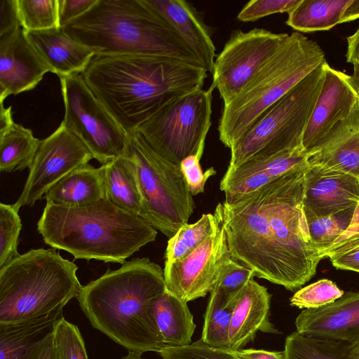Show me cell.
<instances>
[{"instance_id": "cell-1", "label": "cell", "mask_w": 359, "mask_h": 359, "mask_svg": "<svg viewBox=\"0 0 359 359\" xmlns=\"http://www.w3.org/2000/svg\"><path fill=\"white\" fill-rule=\"evenodd\" d=\"M309 164L298 167L233 203H219L231 257L255 276L294 291L323 259L311 240L304 208Z\"/></svg>"}, {"instance_id": "cell-2", "label": "cell", "mask_w": 359, "mask_h": 359, "mask_svg": "<svg viewBox=\"0 0 359 359\" xmlns=\"http://www.w3.org/2000/svg\"><path fill=\"white\" fill-rule=\"evenodd\" d=\"M208 73L202 67L167 57L95 55L81 74L129 135L168 103L202 89Z\"/></svg>"}, {"instance_id": "cell-3", "label": "cell", "mask_w": 359, "mask_h": 359, "mask_svg": "<svg viewBox=\"0 0 359 359\" xmlns=\"http://www.w3.org/2000/svg\"><path fill=\"white\" fill-rule=\"evenodd\" d=\"M163 271L149 258H134L82 286L77 299L92 325L129 351L161 352L166 346L152 311L165 291Z\"/></svg>"}, {"instance_id": "cell-4", "label": "cell", "mask_w": 359, "mask_h": 359, "mask_svg": "<svg viewBox=\"0 0 359 359\" xmlns=\"http://www.w3.org/2000/svg\"><path fill=\"white\" fill-rule=\"evenodd\" d=\"M62 28L95 55L156 56L203 67L173 27L144 0H98Z\"/></svg>"}, {"instance_id": "cell-5", "label": "cell", "mask_w": 359, "mask_h": 359, "mask_svg": "<svg viewBox=\"0 0 359 359\" xmlns=\"http://www.w3.org/2000/svg\"><path fill=\"white\" fill-rule=\"evenodd\" d=\"M37 230L47 245L70 253L75 259L121 264L157 236L146 220L107 198L80 208L46 202Z\"/></svg>"}, {"instance_id": "cell-6", "label": "cell", "mask_w": 359, "mask_h": 359, "mask_svg": "<svg viewBox=\"0 0 359 359\" xmlns=\"http://www.w3.org/2000/svg\"><path fill=\"white\" fill-rule=\"evenodd\" d=\"M77 269L53 249H32L20 255L0 269V324L62 311L82 287Z\"/></svg>"}, {"instance_id": "cell-7", "label": "cell", "mask_w": 359, "mask_h": 359, "mask_svg": "<svg viewBox=\"0 0 359 359\" xmlns=\"http://www.w3.org/2000/svg\"><path fill=\"white\" fill-rule=\"evenodd\" d=\"M326 62L318 43L298 32L288 37L247 86L224 104L219 138L231 149L271 106Z\"/></svg>"}, {"instance_id": "cell-8", "label": "cell", "mask_w": 359, "mask_h": 359, "mask_svg": "<svg viewBox=\"0 0 359 359\" xmlns=\"http://www.w3.org/2000/svg\"><path fill=\"white\" fill-rule=\"evenodd\" d=\"M324 62L265 111L231 147L227 168L252 157L302 146L304 132L320 95Z\"/></svg>"}, {"instance_id": "cell-9", "label": "cell", "mask_w": 359, "mask_h": 359, "mask_svg": "<svg viewBox=\"0 0 359 359\" xmlns=\"http://www.w3.org/2000/svg\"><path fill=\"white\" fill-rule=\"evenodd\" d=\"M128 136L142 198L140 216L170 238L192 215L193 196L180 165L155 151L138 132Z\"/></svg>"}, {"instance_id": "cell-10", "label": "cell", "mask_w": 359, "mask_h": 359, "mask_svg": "<svg viewBox=\"0 0 359 359\" xmlns=\"http://www.w3.org/2000/svg\"><path fill=\"white\" fill-rule=\"evenodd\" d=\"M214 89L211 86L171 101L136 131L158 154L180 165L187 157L204 151L212 124Z\"/></svg>"}, {"instance_id": "cell-11", "label": "cell", "mask_w": 359, "mask_h": 359, "mask_svg": "<svg viewBox=\"0 0 359 359\" xmlns=\"http://www.w3.org/2000/svg\"><path fill=\"white\" fill-rule=\"evenodd\" d=\"M65 127L101 165L126 156L128 136L91 92L81 74L60 76Z\"/></svg>"}, {"instance_id": "cell-12", "label": "cell", "mask_w": 359, "mask_h": 359, "mask_svg": "<svg viewBox=\"0 0 359 359\" xmlns=\"http://www.w3.org/2000/svg\"><path fill=\"white\" fill-rule=\"evenodd\" d=\"M289 34L262 28L231 32L213 66L212 86L224 104L230 102L285 41Z\"/></svg>"}, {"instance_id": "cell-13", "label": "cell", "mask_w": 359, "mask_h": 359, "mask_svg": "<svg viewBox=\"0 0 359 359\" xmlns=\"http://www.w3.org/2000/svg\"><path fill=\"white\" fill-rule=\"evenodd\" d=\"M93 158L88 148L62 122L41 140L22 191L13 205L32 206L59 180Z\"/></svg>"}, {"instance_id": "cell-14", "label": "cell", "mask_w": 359, "mask_h": 359, "mask_svg": "<svg viewBox=\"0 0 359 359\" xmlns=\"http://www.w3.org/2000/svg\"><path fill=\"white\" fill-rule=\"evenodd\" d=\"M215 217L212 233L197 249L184 259L164 265L166 291L184 302L211 292L222 267L232 258L224 227Z\"/></svg>"}, {"instance_id": "cell-15", "label": "cell", "mask_w": 359, "mask_h": 359, "mask_svg": "<svg viewBox=\"0 0 359 359\" xmlns=\"http://www.w3.org/2000/svg\"><path fill=\"white\" fill-rule=\"evenodd\" d=\"M307 163L308 152L301 146L269 156L252 157L236 167L227 168L220 182L224 201L236 202Z\"/></svg>"}, {"instance_id": "cell-16", "label": "cell", "mask_w": 359, "mask_h": 359, "mask_svg": "<svg viewBox=\"0 0 359 359\" xmlns=\"http://www.w3.org/2000/svg\"><path fill=\"white\" fill-rule=\"evenodd\" d=\"M358 203V178L346 172L309 165L304 199L307 219L352 211Z\"/></svg>"}, {"instance_id": "cell-17", "label": "cell", "mask_w": 359, "mask_h": 359, "mask_svg": "<svg viewBox=\"0 0 359 359\" xmlns=\"http://www.w3.org/2000/svg\"><path fill=\"white\" fill-rule=\"evenodd\" d=\"M359 98L351 76L327 63L325 79L314 109L304 132L302 146L309 151L351 112Z\"/></svg>"}, {"instance_id": "cell-18", "label": "cell", "mask_w": 359, "mask_h": 359, "mask_svg": "<svg viewBox=\"0 0 359 359\" xmlns=\"http://www.w3.org/2000/svg\"><path fill=\"white\" fill-rule=\"evenodd\" d=\"M48 72L22 27L0 36V102L32 90Z\"/></svg>"}, {"instance_id": "cell-19", "label": "cell", "mask_w": 359, "mask_h": 359, "mask_svg": "<svg viewBox=\"0 0 359 359\" xmlns=\"http://www.w3.org/2000/svg\"><path fill=\"white\" fill-rule=\"evenodd\" d=\"M301 334L359 343V292H348L334 302L318 309H304L295 320Z\"/></svg>"}, {"instance_id": "cell-20", "label": "cell", "mask_w": 359, "mask_h": 359, "mask_svg": "<svg viewBox=\"0 0 359 359\" xmlns=\"http://www.w3.org/2000/svg\"><path fill=\"white\" fill-rule=\"evenodd\" d=\"M307 152L310 166L346 172L359 179V98L349 114Z\"/></svg>"}, {"instance_id": "cell-21", "label": "cell", "mask_w": 359, "mask_h": 359, "mask_svg": "<svg viewBox=\"0 0 359 359\" xmlns=\"http://www.w3.org/2000/svg\"><path fill=\"white\" fill-rule=\"evenodd\" d=\"M271 294L266 287L251 279L237 297L229 331V350L241 349L254 340L258 331L278 334L269 320Z\"/></svg>"}, {"instance_id": "cell-22", "label": "cell", "mask_w": 359, "mask_h": 359, "mask_svg": "<svg viewBox=\"0 0 359 359\" xmlns=\"http://www.w3.org/2000/svg\"><path fill=\"white\" fill-rule=\"evenodd\" d=\"M160 14L192 50L202 66L212 73L215 60V46L210 27L200 12L184 0H144Z\"/></svg>"}, {"instance_id": "cell-23", "label": "cell", "mask_w": 359, "mask_h": 359, "mask_svg": "<svg viewBox=\"0 0 359 359\" xmlns=\"http://www.w3.org/2000/svg\"><path fill=\"white\" fill-rule=\"evenodd\" d=\"M25 32L50 72L59 77L83 73L95 55L90 50L72 39L61 27Z\"/></svg>"}, {"instance_id": "cell-24", "label": "cell", "mask_w": 359, "mask_h": 359, "mask_svg": "<svg viewBox=\"0 0 359 359\" xmlns=\"http://www.w3.org/2000/svg\"><path fill=\"white\" fill-rule=\"evenodd\" d=\"M43 198L53 204L70 208L88 206L106 198L101 168L88 163L73 170L55 183Z\"/></svg>"}, {"instance_id": "cell-25", "label": "cell", "mask_w": 359, "mask_h": 359, "mask_svg": "<svg viewBox=\"0 0 359 359\" xmlns=\"http://www.w3.org/2000/svg\"><path fill=\"white\" fill-rule=\"evenodd\" d=\"M152 311L167 348L183 347L191 344L196 324L187 302L165 290L154 300Z\"/></svg>"}, {"instance_id": "cell-26", "label": "cell", "mask_w": 359, "mask_h": 359, "mask_svg": "<svg viewBox=\"0 0 359 359\" xmlns=\"http://www.w3.org/2000/svg\"><path fill=\"white\" fill-rule=\"evenodd\" d=\"M62 317V311H57L20 323L0 324V359H28Z\"/></svg>"}, {"instance_id": "cell-27", "label": "cell", "mask_w": 359, "mask_h": 359, "mask_svg": "<svg viewBox=\"0 0 359 359\" xmlns=\"http://www.w3.org/2000/svg\"><path fill=\"white\" fill-rule=\"evenodd\" d=\"M100 168L106 198L118 208L140 216L142 198L133 159L127 154Z\"/></svg>"}, {"instance_id": "cell-28", "label": "cell", "mask_w": 359, "mask_h": 359, "mask_svg": "<svg viewBox=\"0 0 359 359\" xmlns=\"http://www.w3.org/2000/svg\"><path fill=\"white\" fill-rule=\"evenodd\" d=\"M350 0H301L288 13L286 24L302 32L330 30L344 23Z\"/></svg>"}, {"instance_id": "cell-29", "label": "cell", "mask_w": 359, "mask_h": 359, "mask_svg": "<svg viewBox=\"0 0 359 359\" xmlns=\"http://www.w3.org/2000/svg\"><path fill=\"white\" fill-rule=\"evenodd\" d=\"M41 140L32 130L14 123L0 134V170L12 172L30 168Z\"/></svg>"}, {"instance_id": "cell-30", "label": "cell", "mask_w": 359, "mask_h": 359, "mask_svg": "<svg viewBox=\"0 0 359 359\" xmlns=\"http://www.w3.org/2000/svg\"><path fill=\"white\" fill-rule=\"evenodd\" d=\"M351 344L292 332L285 339L286 359H348Z\"/></svg>"}, {"instance_id": "cell-31", "label": "cell", "mask_w": 359, "mask_h": 359, "mask_svg": "<svg viewBox=\"0 0 359 359\" xmlns=\"http://www.w3.org/2000/svg\"><path fill=\"white\" fill-rule=\"evenodd\" d=\"M216 222L215 215L208 213L195 223L182 225L168 241L164 265L184 259L197 249L212 233Z\"/></svg>"}, {"instance_id": "cell-32", "label": "cell", "mask_w": 359, "mask_h": 359, "mask_svg": "<svg viewBox=\"0 0 359 359\" xmlns=\"http://www.w3.org/2000/svg\"><path fill=\"white\" fill-rule=\"evenodd\" d=\"M233 308H228L215 289L210 292L204 315L201 340L208 346L222 350H229L228 339Z\"/></svg>"}, {"instance_id": "cell-33", "label": "cell", "mask_w": 359, "mask_h": 359, "mask_svg": "<svg viewBox=\"0 0 359 359\" xmlns=\"http://www.w3.org/2000/svg\"><path fill=\"white\" fill-rule=\"evenodd\" d=\"M21 27L26 32L60 28L58 0H16Z\"/></svg>"}, {"instance_id": "cell-34", "label": "cell", "mask_w": 359, "mask_h": 359, "mask_svg": "<svg viewBox=\"0 0 359 359\" xmlns=\"http://www.w3.org/2000/svg\"><path fill=\"white\" fill-rule=\"evenodd\" d=\"M18 212L13 204L0 203V269L20 255L18 238L22 225Z\"/></svg>"}, {"instance_id": "cell-35", "label": "cell", "mask_w": 359, "mask_h": 359, "mask_svg": "<svg viewBox=\"0 0 359 359\" xmlns=\"http://www.w3.org/2000/svg\"><path fill=\"white\" fill-rule=\"evenodd\" d=\"M255 276L253 270L231 258L222 267L213 289L222 296L226 307L233 308L237 297Z\"/></svg>"}, {"instance_id": "cell-36", "label": "cell", "mask_w": 359, "mask_h": 359, "mask_svg": "<svg viewBox=\"0 0 359 359\" xmlns=\"http://www.w3.org/2000/svg\"><path fill=\"white\" fill-rule=\"evenodd\" d=\"M53 339L56 359H88L79 328L64 317L55 323Z\"/></svg>"}, {"instance_id": "cell-37", "label": "cell", "mask_w": 359, "mask_h": 359, "mask_svg": "<svg viewBox=\"0 0 359 359\" xmlns=\"http://www.w3.org/2000/svg\"><path fill=\"white\" fill-rule=\"evenodd\" d=\"M344 294L335 283L321 279L297 290L290 302L291 306L299 309H318L334 302Z\"/></svg>"}, {"instance_id": "cell-38", "label": "cell", "mask_w": 359, "mask_h": 359, "mask_svg": "<svg viewBox=\"0 0 359 359\" xmlns=\"http://www.w3.org/2000/svg\"><path fill=\"white\" fill-rule=\"evenodd\" d=\"M353 211L307 219L311 240L321 255L348 227Z\"/></svg>"}, {"instance_id": "cell-39", "label": "cell", "mask_w": 359, "mask_h": 359, "mask_svg": "<svg viewBox=\"0 0 359 359\" xmlns=\"http://www.w3.org/2000/svg\"><path fill=\"white\" fill-rule=\"evenodd\" d=\"M158 354L162 359H240L233 351L212 348L201 339L187 346L164 348Z\"/></svg>"}, {"instance_id": "cell-40", "label": "cell", "mask_w": 359, "mask_h": 359, "mask_svg": "<svg viewBox=\"0 0 359 359\" xmlns=\"http://www.w3.org/2000/svg\"><path fill=\"white\" fill-rule=\"evenodd\" d=\"M301 0H252L248 2L237 15L243 22H254L266 16L291 12Z\"/></svg>"}, {"instance_id": "cell-41", "label": "cell", "mask_w": 359, "mask_h": 359, "mask_svg": "<svg viewBox=\"0 0 359 359\" xmlns=\"http://www.w3.org/2000/svg\"><path fill=\"white\" fill-rule=\"evenodd\" d=\"M203 153L198 152L187 157L180 165L192 196L203 193L207 180L216 174L213 167L208 168L205 172H203L200 164Z\"/></svg>"}, {"instance_id": "cell-42", "label": "cell", "mask_w": 359, "mask_h": 359, "mask_svg": "<svg viewBox=\"0 0 359 359\" xmlns=\"http://www.w3.org/2000/svg\"><path fill=\"white\" fill-rule=\"evenodd\" d=\"M98 0H58L59 24L62 28L92 8Z\"/></svg>"}, {"instance_id": "cell-43", "label": "cell", "mask_w": 359, "mask_h": 359, "mask_svg": "<svg viewBox=\"0 0 359 359\" xmlns=\"http://www.w3.org/2000/svg\"><path fill=\"white\" fill-rule=\"evenodd\" d=\"M20 27L16 0H0V36Z\"/></svg>"}, {"instance_id": "cell-44", "label": "cell", "mask_w": 359, "mask_h": 359, "mask_svg": "<svg viewBox=\"0 0 359 359\" xmlns=\"http://www.w3.org/2000/svg\"><path fill=\"white\" fill-rule=\"evenodd\" d=\"M359 236V203L355 206L351 222L345 231L334 241V242L323 253V259L327 255L340 248L344 245L349 243Z\"/></svg>"}, {"instance_id": "cell-45", "label": "cell", "mask_w": 359, "mask_h": 359, "mask_svg": "<svg viewBox=\"0 0 359 359\" xmlns=\"http://www.w3.org/2000/svg\"><path fill=\"white\" fill-rule=\"evenodd\" d=\"M329 258L335 268L355 272L359 269V244Z\"/></svg>"}, {"instance_id": "cell-46", "label": "cell", "mask_w": 359, "mask_h": 359, "mask_svg": "<svg viewBox=\"0 0 359 359\" xmlns=\"http://www.w3.org/2000/svg\"><path fill=\"white\" fill-rule=\"evenodd\" d=\"M240 359H286L283 351H269L262 349L241 348L233 351Z\"/></svg>"}, {"instance_id": "cell-47", "label": "cell", "mask_w": 359, "mask_h": 359, "mask_svg": "<svg viewBox=\"0 0 359 359\" xmlns=\"http://www.w3.org/2000/svg\"><path fill=\"white\" fill-rule=\"evenodd\" d=\"M28 359H56L53 332L36 346Z\"/></svg>"}, {"instance_id": "cell-48", "label": "cell", "mask_w": 359, "mask_h": 359, "mask_svg": "<svg viewBox=\"0 0 359 359\" xmlns=\"http://www.w3.org/2000/svg\"><path fill=\"white\" fill-rule=\"evenodd\" d=\"M346 62L353 65H359V27L347 38Z\"/></svg>"}, {"instance_id": "cell-49", "label": "cell", "mask_w": 359, "mask_h": 359, "mask_svg": "<svg viewBox=\"0 0 359 359\" xmlns=\"http://www.w3.org/2000/svg\"><path fill=\"white\" fill-rule=\"evenodd\" d=\"M3 102H0V134L4 133L15 123L12 118V107L6 108L4 107Z\"/></svg>"}, {"instance_id": "cell-50", "label": "cell", "mask_w": 359, "mask_h": 359, "mask_svg": "<svg viewBox=\"0 0 359 359\" xmlns=\"http://www.w3.org/2000/svg\"><path fill=\"white\" fill-rule=\"evenodd\" d=\"M359 18V0H350L346 7L344 23L348 22Z\"/></svg>"}, {"instance_id": "cell-51", "label": "cell", "mask_w": 359, "mask_h": 359, "mask_svg": "<svg viewBox=\"0 0 359 359\" xmlns=\"http://www.w3.org/2000/svg\"><path fill=\"white\" fill-rule=\"evenodd\" d=\"M351 77L353 83L359 93V65H353V74Z\"/></svg>"}, {"instance_id": "cell-52", "label": "cell", "mask_w": 359, "mask_h": 359, "mask_svg": "<svg viewBox=\"0 0 359 359\" xmlns=\"http://www.w3.org/2000/svg\"><path fill=\"white\" fill-rule=\"evenodd\" d=\"M348 359H359V343L351 344Z\"/></svg>"}, {"instance_id": "cell-53", "label": "cell", "mask_w": 359, "mask_h": 359, "mask_svg": "<svg viewBox=\"0 0 359 359\" xmlns=\"http://www.w3.org/2000/svg\"><path fill=\"white\" fill-rule=\"evenodd\" d=\"M121 359H147V358H142L141 353L129 351L128 353L126 355L122 357Z\"/></svg>"}, {"instance_id": "cell-54", "label": "cell", "mask_w": 359, "mask_h": 359, "mask_svg": "<svg viewBox=\"0 0 359 359\" xmlns=\"http://www.w3.org/2000/svg\"><path fill=\"white\" fill-rule=\"evenodd\" d=\"M355 272L359 273V269Z\"/></svg>"}]
</instances>
